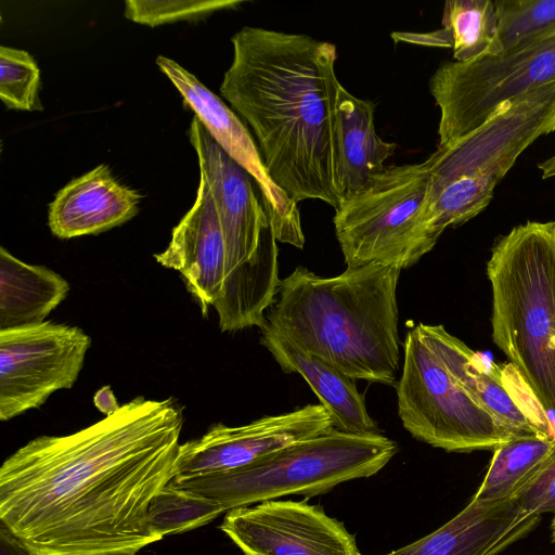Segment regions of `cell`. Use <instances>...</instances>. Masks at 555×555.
I'll return each mask as SVG.
<instances>
[{"instance_id": "603a6c76", "label": "cell", "mask_w": 555, "mask_h": 555, "mask_svg": "<svg viewBox=\"0 0 555 555\" xmlns=\"http://www.w3.org/2000/svg\"><path fill=\"white\" fill-rule=\"evenodd\" d=\"M503 53L555 36V0L493 1Z\"/></svg>"}, {"instance_id": "5b68a950", "label": "cell", "mask_w": 555, "mask_h": 555, "mask_svg": "<svg viewBox=\"0 0 555 555\" xmlns=\"http://www.w3.org/2000/svg\"><path fill=\"white\" fill-rule=\"evenodd\" d=\"M555 131V81L502 104L482 125L424 160L427 211L441 235L480 214L517 158Z\"/></svg>"}, {"instance_id": "d6986e66", "label": "cell", "mask_w": 555, "mask_h": 555, "mask_svg": "<svg viewBox=\"0 0 555 555\" xmlns=\"http://www.w3.org/2000/svg\"><path fill=\"white\" fill-rule=\"evenodd\" d=\"M375 104L337 90L338 184L340 199L361 189L386 167L397 144L380 139L374 125Z\"/></svg>"}, {"instance_id": "6da1fadb", "label": "cell", "mask_w": 555, "mask_h": 555, "mask_svg": "<svg viewBox=\"0 0 555 555\" xmlns=\"http://www.w3.org/2000/svg\"><path fill=\"white\" fill-rule=\"evenodd\" d=\"M172 398H135L70 435L40 436L0 468V522L34 555H135L159 541L153 498L175 477Z\"/></svg>"}, {"instance_id": "52a82bcc", "label": "cell", "mask_w": 555, "mask_h": 555, "mask_svg": "<svg viewBox=\"0 0 555 555\" xmlns=\"http://www.w3.org/2000/svg\"><path fill=\"white\" fill-rule=\"evenodd\" d=\"M425 163L389 165L343 197L333 219L347 267L414 266L437 244L426 198Z\"/></svg>"}, {"instance_id": "7c38bea8", "label": "cell", "mask_w": 555, "mask_h": 555, "mask_svg": "<svg viewBox=\"0 0 555 555\" xmlns=\"http://www.w3.org/2000/svg\"><path fill=\"white\" fill-rule=\"evenodd\" d=\"M333 428L332 417L321 403L241 426L217 424L201 438L180 444L175 477L235 470Z\"/></svg>"}, {"instance_id": "f1b7e54d", "label": "cell", "mask_w": 555, "mask_h": 555, "mask_svg": "<svg viewBox=\"0 0 555 555\" xmlns=\"http://www.w3.org/2000/svg\"><path fill=\"white\" fill-rule=\"evenodd\" d=\"M94 403L103 413H105V415L112 414L120 406L117 404V401L108 387H104L98 391L94 397Z\"/></svg>"}, {"instance_id": "2e32d148", "label": "cell", "mask_w": 555, "mask_h": 555, "mask_svg": "<svg viewBox=\"0 0 555 555\" xmlns=\"http://www.w3.org/2000/svg\"><path fill=\"white\" fill-rule=\"evenodd\" d=\"M421 336L447 370L515 437L550 433L547 422L534 416L512 390L503 371L485 361L443 325H416Z\"/></svg>"}, {"instance_id": "7a4b0ae2", "label": "cell", "mask_w": 555, "mask_h": 555, "mask_svg": "<svg viewBox=\"0 0 555 555\" xmlns=\"http://www.w3.org/2000/svg\"><path fill=\"white\" fill-rule=\"evenodd\" d=\"M220 93L251 128L264 166L294 202H340L336 46L244 26Z\"/></svg>"}, {"instance_id": "cb8c5ba5", "label": "cell", "mask_w": 555, "mask_h": 555, "mask_svg": "<svg viewBox=\"0 0 555 555\" xmlns=\"http://www.w3.org/2000/svg\"><path fill=\"white\" fill-rule=\"evenodd\" d=\"M225 512L218 503L170 482L151 501L149 526L162 540L165 535L185 532L204 526Z\"/></svg>"}, {"instance_id": "30bf717a", "label": "cell", "mask_w": 555, "mask_h": 555, "mask_svg": "<svg viewBox=\"0 0 555 555\" xmlns=\"http://www.w3.org/2000/svg\"><path fill=\"white\" fill-rule=\"evenodd\" d=\"M91 338L81 328L44 321L0 331V420L42 405L77 380Z\"/></svg>"}, {"instance_id": "9c48e42d", "label": "cell", "mask_w": 555, "mask_h": 555, "mask_svg": "<svg viewBox=\"0 0 555 555\" xmlns=\"http://www.w3.org/2000/svg\"><path fill=\"white\" fill-rule=\"evenodd\" d=\"M552 81L555 36L501 55L442 62L429 79L440 109L438 146L472 132L502 104Z\"/></svg>"}, {"instance_id": "ac0fdd59", "label": "cell", "mask_w": 555, "mask_h": 555, "mask_svg": "<svg viewBox=\"0 0 555 555\" xmlns=\"http://www.w3.org/2000/svg\"><path fill=\"white\" fill-rule=\"evenodd\" d=\"M260 343L285 373L304 377L330 413L333 426L348 434H380L366 409L354 379L320 358L297 347L283 335L262 325Z\"/></svg>"}, {"instance_id": "8992f818", "label": "cell", "mask_w": 555, "mask_h": 555, "mask_svg": "<svg viewBox=\"0 0 555 555\" xmlns=\"http://www.w3.org/2000/svg\"><path fill=\"white\" fill-rule=\"evenodd\" d=\"M397 451V443L382 434L358 435L333 428L251 465L227 473L176 476L170 483L228 512L286 495L325 494L345 481L375 475Z\"/></svg>"}, {"instance_id": "9a60e30c", "label": "cell", "mask_w": 555, "mask_h": 555, "mask_svg": "<svg viewBox=\"0 0 555 555\" xmlns=\"http://www.w3.org/2000/svg\"><path fill=\"white\" fill-rule=\"evenodd\" d=\"M541 516L525 512L517 499L470 502L434 532L383 555H496L532 530Z\"/></svg>"}, {"instance_id": "e0dca14e", "label": "cell", "mask_w": 555, "mask_h": 555, "mask_svg": "<svg viewBox=\"0 0 555 555\" xmlns=\"http://www.w3.org/2000/svg\"><path fill=\"white\" fill-rule=\"evenodd\" d=\"M141 195L101 164L70 180L49 205L48 224L59 238L99 234L132 219Z\"/></svg>"}, {"instance_id": "ffe728a7", "label": "cell", "mask_w": 555, "mask_h": 555, "mask_svg": "<svg viewBox=\"0 0 555 555\" xmlns=\"http://www.w3.org/2000/svg\"><path fill=\"white\" fill-rule=\"evenodd\" d=\"M68 292V282L59 273L0 247V331L44 322Z\"/></svg>"}, {"instance_id": "3957f363", "label": "cell", "mask_w": 555, "mask_h": 555, "mask_svg": "<svg viewBox=\"0 0 555 555\" xmlns=\"http://www.w3.org/2000/svg\"><path fill=\"white\" fill-rule=\"evenodd\" d=\"M400 272L374 263L323 278L298 266L281 280L263 325L354 380L393 386Z\"/></svg>"}, {"instance_id": "d4e9b609", "label": "cell", "mask_w": 555, "mask_h": 555, "mask_svg": "<svg viewBox=\"0 0 555 555\" xmlns=\"http://www.w3.org/2000/svg\"><path fill=\"white\" fill-rule=\"evenodd\" d=\"M40 69L25 50L0 47V99L11 109H42L38 91Z\"/></svg>"}, {"instance_id": "4316f807", "label": "cell", "mask_w": 555, "mask_h": 555, "mask_svg": "<svg viewBox=\"0 0 555 555\" xmlns=\"http://www.w3.org/2000/svg\"><path fill=\"white\" fill-rule=\"evenodd\" d=\"M527 513L541 516L555 513V455L540 475L517 496Z\"/></svg>"}, {"instance_id": "f546056e", "label": "cell", "mask_w": 555, "mask_h": 555, "mask_svg": "<svg viewBox=\"0 0 555 555\" xmlns=\"http://www.w3.org/2000/svg\"><path fill=\"white\" fill-rule=\"evenodd\" d=\"M538 168L541 171L542 179L555 177V155L538 164Z\"/></svg>"}, {"instance_id": "4dcf8cb0", "label": "cell", "mask_w": 555, "mask_h": 555, "mask_svg": "<svg viewBox=\"0 0 555 555\" xmlns=\"http://www.w3.org/2000/svg\"><path fill=\"white\" fill-rule=\"evenodd\" d=\"M551 529H552V538H553V541L555 542V513H554V516H553V519L551 522Z\"/></svg>"}, {"instance_id": "7402d4cb", "label": "cell", "mask_w": 555, "mask_h": 555, "mask_svg": "<svg viewBox=\"0 0 555 555\" xmlns=\"http://www.w3.org/2000/svg\"><path fill=\"white\" fill-rule=\"evenodd\" d=\"M441 23L456 62L503 53L491 0H449L444 3Z\"/></svg>"}, {"instance_id": "484cf974", "label": "cell", "mask_w": 555, "mask_h": 555, "mask_svg": "<svg viewBox=\"0 0 555 555\" xmlns=\"http://www.w3.org/2000/svg\"><path fill=\"white\" fill-rule=\"evenodd\" d=\"M241 0H127L126 18L150 27L203 20L216 11L235 9Z\"/></svg>"}, {"instance_id": "44dd1931", "label": "cell", "mask_w": 555, "mask_h": 555, "mask_svg": "<svg viewBox=\"0 0 555 555\" xmlns=\"http://www.w3.org/2000/svg\"><path fill=\"white\" fill-rule=\"evenodd\" d=\"M554 455L555 437L550 433L513 438L493 450L489 468L472 499L481 503L517 499Z\"/></svg>"}, {"instance_id": "277c9868", "label": "cell", "mask_w": 555, "mask_h": 555, "mask_svg": "<svg viewBox=\"0 0 555 555\" xmlns=\"http://www.w3.org/2000/svg\"><path fill=\"white\" fill-rule=\"evenodd\" d=\"M487 276L492 340L555 437V221H527L499 237Z\"/></svg>"}, {"instance_id": "ba28073f", "label": "cell", "mask_w": 555, "mask_h": 555, "mask_svg": "<svg viewBox=\"0 0 555 555\" xmlns=\"http://www.w3.org/2000/svg\"><path fill=\"white\" fill-rule=\"evenodd\" d=\"M398 415L415 439L447 452L495 450L516 438L455 379L416 325L403 343Z\"/></svg>"}, {"instance_id": "83f0119b", "label": "cell", "mask_w": 555, "mask_h": 555, "mask_svg": "<svg viewBox=\"0 0 555 555\" xmlns=\"http://www.w3.org/2000/svg\"><path fill=\"white\" fill-rule=\"evenodd\" d=\"M0 555H34L5 526L0 524Z\"/></svg>"}, {"instance_id": "4fadbf2b", "label": "cell", "mask_w": 555, "mask_h": 555, "mask_svg": "<svg viewBox=\"0 0 555 555\" xmlns=\"http://www.w3.org/2000/svg\"><path fill=\"white\" fill-rule=\"evenodd\" d=\"M156 65L180 92L188 105L221 149L255 180L276 242L297 248L305 245L298 203L270 177L258 145L249 131L218 95L176 61L159 55Z\"/></svg>"}, {"instance_id": "5bb4252c", "label": "cell", "mask_w": 555, "mask_h": 555, "mask_svg": "<svg viewBox=\"0 0 555 555\" xmlns=\"http://www.w3.org/2000/svg\"><path fill=\"white\" fill-rule=\"evenodd\" d=\"M165 268L178 271L204 315L218 305L224 284L225 248L218 210L199 177L193 206L172 229L165 250L154 255Z\"/></svg>"}, {"instance_id": "8fae6325", "label": "cell", "mask_w": 555, "mask_h": 555, "mask_svg": "<svg viewBox=\"0 0 555 555\" xmlns=\"http://www.w3.org/2000/svg\"><path fill=\"white\" fill-rule=\"evenodd\" d=\"M220 530L244 555H362L343 522L305 501L232 508Z\"/></svg>"}]
</instances>
